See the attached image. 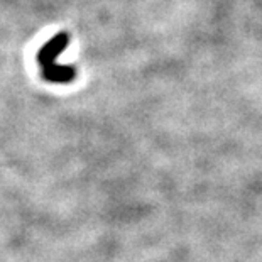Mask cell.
Instances as JSON below:
<instances>
[{
    "label": "cell",
    "mask_w": 262,
    "mask_h": 262,
    "mask_svg": "<svg viewBox=\"0 0 262 262\" xmlns=\"http://www.w3.org/2000/svg\"><path fill=\"white\" fill-rule=\"evenodd\" d=\"M68 44H70L68 32H58L56 36H54L53 39H49V41L41 48V51H39V54H37L39 64H41L42 68L54 64L56 63V58L64 51L66 48H68Z\"/></svg>",
    "instance_id": "6da1fadb"
},
{
    "label": "cell",
    "mask_w": 262,
    "mask_h": 262,
    "mask_svg": "<svg viewBox=\"0 0 262 262\" xmlns=\"http://www.w3.org/2000/svg\"><path fill=\"white\" fill-rule=\"evenodd\" d=\"M42 78L49 83H68L75 78V68L68 64L54 63L42 68Z\"/></svg>",
    "instance_id": "7a4b0ae2"
}]
</instances>
